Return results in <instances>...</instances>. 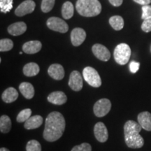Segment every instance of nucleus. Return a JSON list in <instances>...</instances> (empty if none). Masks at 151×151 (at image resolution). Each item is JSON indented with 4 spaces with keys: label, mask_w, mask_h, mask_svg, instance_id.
<instances>
[{
    "label": "nucleus",
    "mask_w": 151,
    "mask_h": 151,
    "mask_svg": "<svg viewBox=\"0 0 151 151\" xmlns=\"http://www.w3.org/2000/svg\"><path fill=\"white\" fill-rule=\"evenodd\" d=\"M65 120L60 112L53 111L49 113L46 119L43 138L49 142H53L61 138L65 129Z\"/></svg>",
    "instance_id": "1"
},
{
    "label": "nucleus",
    "mask_w": 151,
    "mask_h": 151,
    "mask_svg": "<svg viewBox=\"0 0 151 151\" xmlns=\"http://www.w3.org/2000/svg\"><path fill=\"white\" fill-rule=\"evenodd\" d=\"M142 127L134 120H128L124 125V140L130 148H140L144 145V140L139 134Z\"/></svg>",
    "instance_id": "2"
},
{
    "label": "nucleus",
    "mask_w": 151,
    "mask_h": 151,
    "mask_svg": "<svg viewBox=\"0 0 151 151\" xmlns=\"http://www.w3.org/2000/svg\"><path fill=\"white\" fill-rule=\"evenodd\" d=\"M76 8L81 16L94 17L101 11V5L98 0H78Z\"/></svg>",
    "instance_id": "3"
},
{
    "label": "nucleus",
    "mask_w": 151,
    "mask_h": 151,
    "mask_svg": "<svg viewBox=\"0 0 151 151\" xmlns=\"http://www.w3.org/2000/svg\"><path fill=\"white\" fill-rule=\"evenodd\" d=\"M131 56V48L127 43H120L114 50V59L117 63L124 65L129 62Z\"/></svg>",
    "instance_id": "4"
},
{
    "label": "nucleus",
    "mask_w": 151,
    "mask_h": 151,
    "mask_svg": "<svg viewBox=\"0 0 151 151\" xmlns=\"http://www.w3.org/2000/svg\"><path fill=\"white\" fill-rule=\"evenodd\" d=\"M85 81L94 88H99L101 85V79L96 69L91 67H87L83 71Z\"/></svg>",
    "instance_id": "5"
},
{
    "label": "nucleus",
    "mask_w": 151,
    "mask_h": 151,
    "mask_svg": "<svg viewBox=\"0 0 151 151\" xmlns=\"http://www.w3.org/2000/svg\"><path fill=\"white\" fill-rule=\"evenodd\" d=\"M111 109V103L108 99H101L94 104L93 107L94 113L98 118L105 116L109 113Z\"/></svg>",
    "instance_id": "6"
},
{
    "label": "nucleus",
    "mask_w": 151,
    "mask_h": 151,
    "mask_svg": "<svg viewBox=\"0 0 151 151\" xmlns=\"http://www.w3.org/2000/svg\"><path fill=\"white\" fill-rule=\"evenodd\" d=\"M46 24L50 29L60 33H66L69 30V26L65 20L57 17H51L47 20Z\"/></svg>",
    "instance_id": "7"
},
{
    "label": "nucleus",
    "mask_w": 151,
    "mask_h": 151,
    "mask_svg": "<svg viewBox=\"0 0 151 151\" xmlns=\"http://www.w3.org/2000/svg\"><path fill=\"white\" fill-rule=\"evenodd\" d=\"M36 4L32 0H26L20 4L15 11V14L17 16H24L25 15L32 14L35 11Z\"/></svg>",
    "instance_id": "8"
},
{
    "label": "nucleus",
    "mask_w": 151,
    "mask_h": 151,
    "mask_svg": "<svg viewBox=\"0 0 151 151\" xmlns=\"http://www.w3.org/2000/svg\"><path fill=\"white\" fill-rule=\"evenodd\" d=\"M93 54L98 59L104 62L109 61L111 58V52L106 47L99 43H96L92 48Z\"/></svg>",
    "instance_id": "9"
},
{
    "label": "nucleus",
    "mask_w": 151,
    "mask_h": 151,
    "mask_svg": "<svg viewBox=\"0 0 151 151\" xmlns=\"http://www.w3.org/2000/svg\"><path fill=\"white\" fill-rule=\"evenodd\" d=\"M94 133L95 138L99 142L104 143L108 140L109 132L103 122H99L96 123L94 127Z\"/></svg>",
    "instance_id": "10"
},
{
    "label": "nucleus",
    "mask_w": 151,
    "mask_h": 151,
    "mask_svg": "<svg viewBox=\"0 0 151 151\" xmlns=\"http://www.w3.org/2000/svg\"><path fill=\"white\" fill-rule=\"evenodd\" d=\"M83 86V78L80 72L78 71H73L69 76V86L73 91L78 92L82 90Z\"/></svg>",
    "instance_id": "11"
},
{
    "label": "nucleus",
    "mask_w": 151,
    "mask_h": 151,
    "mask_svg": "<svg viewBox=\"0 0 151 151\" xmlns=\"http://www.w3.org/2000/svg\"><path fill=\"white\" fill-rule=\"evenodd\" d=\"M86 38V31L82 28H75L71 31V41L73 46H79L84 42Z\"/></svg>",
    "instance_id": "12"
},
{
    "label": "nucleus",
    "mask_w": 151,
    "mask_h": 151,
    "mask_svg": "<svg viewBox=\"0 0 151 151\" xmlns=\"http://www.w3.org/2000/svg\"><path fill=\"white\" fill-rule=\"evenodd\" d=\"M48 73L49 76L55 80L60 81L65 77V70L61 65L53 64L49 67Z\"/></svg>",
    "instance_id": "13"
},
{
    "label": "nucleus",
    "mask_w": 151,
    "mask_h": 151,
    "mask_svg": "<svg viewBox=\"0 0 151 151\" xmlns=\"http://www.w3.org/2000/svg\"><path fill=\"white\" fill-rule=\"evenodd\" d=\"M50 103L55 105H62L67 101V97L66 94L62 91H55L51 92L47 98Z\"/></svg>",
    "instance_id": "14"
},
{
    "label": "nucleus",
    "mask_w": 151,
    "mask_h": 151,
    "mask_svg": "<svg viewBox=\"0 0 151 151\" xmlns=\"http://www.w3.org/2000/svg\"><path fill=\"white\" fill-rule=\"evenodd\" d=\"M138 123L142 129L146 131H151V113L148 111H143L138 115Z\"/></svg>",
    "instance_id": "15"
},
{
    "label": "nucleus",
    "mask_w": 151,
    "mask_h": 151,
    "mask_svg": "<svg viewBox=\"0 0 151 151\" xmlns=\"http://www.w3.org/2000/svg\"><path fill=\"white\" fill-rule=\"evenodd\" d=\"M42 48V44L39 41H30L24 43L22 50L27 54H35L39 52Z\"/></svg>",
    "instance_id": "16"
},
{
    "label": "nucleus",
    "mask_w": 151,
    "mask_h": 151,
    "mask_svg": "<svg viewBox=\"0 0 151 151\" xmlns=\"http://www.w3.org/2000/svg\"><path fill=\"white\" fill-rule=\"evenodd\" d=\"M8 32L12 36H20L27 30V25L24 22H17L9 26Z\"/></svg>",
    "instance_id": "17"
},
{
    "label": "nucleus",
    "mask_w": 151,
    "mask_h": 151,
    "mask_svg": "<svg viewBox=\"0 0 151 151\" xmlns=\"http://www.w3.org/2000/svg\"><path fill=\"white\" fill-rule=\"evenodd\" d=\"M19 90L26 99H31L35 96V88L29 83L23 82L19 86Z\"/></svg>",
    "instance_id": "18"
},
{
    "label": "nucleus",
    "mask_w": 151,
    "mask_h": 151,
    "mask_svg": "<svg viewBox=\"0 0 151 151\" xmlns=\"http://www.w3.org/2000/svg\"><path fill=\"white\" fill-rule=\"evenodd\" d=\"M18 97V92L14 88H9L5 90L1 95V99L5 103L14 102Z\"/></svg>",
    "instance_id": "19"
},
{
    "label": "nucleus",
    "mask_w": 151,
    "mask_h": 151,
    "mask_svg": "<svg viewBox=\"0 0 151 151\" xmlns=\"http://www.w3.org/2000/svg\"><path fill=\"white\" fill-rule=\"evenodd\" d=\"M43 123V118L41 116L37 115L30 117L28 120L24 122V127L27 129H34L39 127Z\"/></svg>",
    "instance_id": "20"
},
{
    "label": "nucleus",
    "mask_w": 151,
    "mask_h": 151,
    "mask_svg": "<svg viewBox=\"0 0 151 151\" xmlns=\"http://www.w3.org/2000/svg\"><path fill=\"white\" fill-rule=\"evenodd\" d=\"M40 68L35 62H29L24 65L23 67V73L26 76L32 77L37 76L39 73Z\"/></svg>",
    "instance_id": "21"
},
{
    "label": "nucleus",
    "mask_w": 151,
    "mask_h": 151,
    "mask_svg": "<svg viewBox=\"0 0 151 151\" xmlns=\"http://www.w3.org/2000/svg\"><path fill=\"white\" fill-rule=\"evenodd\" d=\"M74 8L73 4L70 1H66L62 7V15L65 19H70L73 16Z\"/></svg>",
    "instance_id": "22"
},
{
    "label": "nucleus",
    "mask_w": 151,
    "mask_h": 151,
    "mask_svg": "<svg viewBox=\"0 0 151 151\" xmlns=\"http://www.w3.org/2000/svg\"><path fill=\"white\" fill-rule=\"evenodd\" d=\"M11 129V120L6 115H3L0 118V131L1 133H9Z\"/></svg>",
    "instance_id": "23"
},
{
    "label": "nucleus",
    "mask_w": 151,
    "mask_h": 151,
    "mask_svg": "<svg viewBox=\"0 0 151 151\" xmlns=\"http://www.w3.org/2000/svg\"><path fill=\"white\" fill-rule=\"evenodd\" d=\"M109 24L115 30L119 31L124 27V20L120 16H113L109 19Z\"/></svg>",
    "instance_id": "24"
},
{
    "label": "nucleus",
    "mask_w": 151,
    "mask_h": 151,
    "mask_svg": "<svg viewBox=\"0 0 151 151\" xmlns=\"http://www.w3.org/2000/svg\"><path fill=\"white\" fill-rule=\"evenodd\" d=\"M32 110L30 109H23L18 113L16 120L18 122H25L31 117Z\"/></svg>",
    "instance_id": "25"
},
{
    "label": "nucleus",
    "mask_w": 151,
    "mask_h": 151,
    "mask_svg": "<svg viewBox=\"0 0 151 151\" xmlns=\"http://www.w3.org/2000/svg\"><path fill=\"white\" fill-rule=\"evenodd\" d=\"M14 48V42L9 39H3L0 40V51H9Z\"/></svg>",
    "instance_id": "26"
},
{
    "label": "nucleus",
    "mask_w": 151,
    "mask_h": 151,
    "mask_svg": "<svg viewBox=\"0 0 151 151\" xmlns=\"http://www.w3.org/2000/svg\"><path fill=\"white\" fill-rule=\"evenodd\" d=\"M55 0H42L41 5V11L43 13H48L53 9Z\"/></svg>",
    "instance_id": "27"
},
{
    "label": "nucleus",
    "mask_w": 151,
    "mask_h": 151,
    "mask_svg": "<svg viewBox=\"0 0 151 151\" xmlns=\"http://www.w3.org/2000/svg\"><path fill=\"white\" fill-rule=\"evenodd\" d=\"M13 8V0H0V9L2 13H8Z\"/></svg>",
    "instance_id": "28"
},
{
    "label": "nucleus",
    "mask_w": 151,
    "mask_h": 151,
    "mask_svg": "<svg viewBox=\"0 0 151 151\" xmlns=\"http://www.w3.org/2000/svg\"><path fill=\"white\" fill-rule=\"evenodd\" d=\"M26 151H41L40 143L37 140H30L26 146Z\"/></svg>",
    "instance_id": "29"
},
{
    "label": "nucleus",
    "mask_w": 151,
    "mask_h": 151,
    "mask_svg": "<svg viewBox=\"0 0 151 151\" xmlns=\"http://www.w3.org/2000/svg\"><path fill=\"white\" fill-rule=\"evenodd\" d=\"M71 151H92V147L89 143H83L79 146L73 147Z\"/></svg>",
    "instance_id": "30"
},
{
    "label": "nucleus",
    "mask_w": 151,
    "mask_h": 151,
    "mask_svg": "<svg viewBox=\"0 0 151 151\" xmlns=\"http://www.w3.org/2000/svg\"><path fill=\"white\" fill-rule=\"evenodd\" d=\"M142 16L143 20L151 18V5H146L142 6Z\"/></svg>",
    "instance_id": "31"
},
{
    "label": "nucleus",
    "mask_w": 151,
    "mask_h": 151,
    "mask_svg": "<svg viewBox=\"0 0 151 151\" xmlns=\"http://www.w3.org/2000/svg\"><path fill=\"white\" fill-rule=\"evenodd\" d=\"M141 29L145 32H151V18L143 20V23L141 24Z\"/></svg>",
    "instance_id": "32"
},
{
    "label": "nucleus",
    "mask_w": 151,
    "mask_h": 151,
    "mask_svg": "<svg viewBox=\"0 0 151 151\" xmlns=\"http://www.w3.org/2000/svg\"><path fill=\"white\" fill-rule=\"evenodd\" d=\"M139 66H140V63L139 62L135 61L131 62V63L129 65V69L131 71V72L133 73L137 72V71L139 69Z\"/></svg>",
    "instance_id": "33"
},
{
    "label": "nucleus",
    "mask_w": 151,
    "mask_h": 151,
    "mask_svg": "<svg viewBox=\"0 0 151 151\" xmlns=\"http://www.w3.org/2000/svg\"><path fill=\"white\" fill-rule=\"evenodd\" d=\"M134 1L143 6L149 5L151 3V0H134Z\"/></svg>",
    "instance_id": "34"
},
{
    "label": "nucleus",
    "mask_w": 151,
    "mask_h": 151,
    "mask_svg": "<svg viewBox=\"0 0 151 151\" xmlns=\"http://www.w3.org/2000/svg\"><path fill=\"white\" fill-rule=\"evenodd\" d=\"M109 1L114 6H120L122 4L123 0H109Z\"/></svg>",
    "instance_id": "35"
},
{
    "label": "nucleus",
    "mask_w": 151,
    "mask_h": 151,
    "mask_svg": "<svg viewBox=\"0 0 151 151\" xmlns=\"http://www.w3.org/2000/svg\"><path fill=\"white\" fill-rule=\"evenodd\" d=\"M0 151H10L9 150V149H7V148H1V149H0Z\"/></svg>",
    "instance_id": "36"
}]
</instances>
